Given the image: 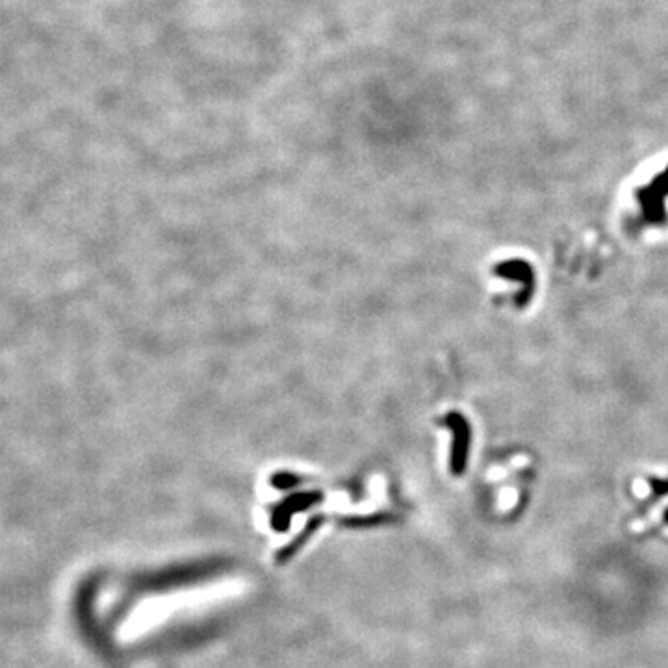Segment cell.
I'll list each match as a JSON object with an SVG mask.
<instances>
[{"mask_svg": "<svg viewBox=\"0 0 668 668\" xmlns=\"http://www.w3.org/2000/svg\"><path fill=\"white\" fill-rule=\"evenodd\" d=\"M447 422L451 423L453 427H455V433H457V447H455V470H462L464 466V455H466V442H468V429L464 425V420L459 418V416H453Z\"/></svg>", "mask_w": 668, "mask_h": 668, "instance_id": "cell-1", "label": "cell"}]
</instances>
